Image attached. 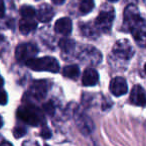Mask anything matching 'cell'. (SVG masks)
<instances>
[{"mask_svg": "<svg viewBox=\"0 0 146 146\" xmlns=\"http://www.w3.org/2000/svg\"><path fill=\"white\" fill-rule=\"evenodd\" d=\"M54 4H57V5H61V4H63L64 3V1L65 0H51Z\"/></svg>", "mask_w": 146, "mask_h": 146, "instance_id": "cell-22", "label": "cell"}, {"mask_svg": "<svg viewBox=\"0 0 146 146\" xmlns=\"http://www.w3.org/2000/svg\"><path fill=\"white\" fill-rule=\"evenodd\" d=\"M130 102L137 106H146V93L140 85H135L132 88Z\"/></svg>", "mask_w": 146, "mask_h": 146, "instance_id": "cell-6", "label": "cell"}, {"mask_svg": "<svg viewBox=\"0 0 146 146\" xmlns=\"http://www.w3.org/2000/svg\"><path fill=\"white\" fill-rule=\"evenodd\" d=\"M37 53H38V48L34 44L25 43V44H20L17 47L16 51H15V56L18 61L26 62L28 59L33 58Z\"/></svg>", "mask_w": 146, "mask_h": 146, "instance_id": "cell-3", "label": "cell"}, {"mask_svg": "<svg viewBox=\"0 0 146 146\" xmlns=\"http://www.w3.org/2000/svg\"><path fill=\"white\" fill-rule=\"evenodd\" d=\"M144 70L146 71V63H145V65H144Z\"/></svg>", "mask_w": 146, "mask_h": 146, "instance_id": "cell-25", "label": "cell"}, {"mask_svg": "<svg viewBox=\"0 0 146 146\" xmlns=\"http://www.w3.org/2000/svg\"><path fill=\"white\" fill-rule=\"evenodd\" d=\"M99 80V74L93 68H87L82 75V84L84 86H94Z\"/></svg>", "mask_w": 146, "mask_h": 146, "instance_id": "cell-8", "label": "cell"}, {"mask_svg": "<svg viewBox=\"0 0 146 146\" xmlns=\"http://www.w3.org/2000/svg\"><path fill=\"white\" fill-rule=\"evenodd\" d=\"M47 83L45 81H35L30 87V93L36 99H42L47 93Z\"/></svg>", "mask_w": 146, "mask_h": 146, "instance_id": "cell-9", "label": "cell"}, {"mask_svg": "<svg viewBox=\"0 0 146 146\" xmlns=\"http://www.w3.org/2000/svg\"><path fill=\"white\" fill-rule=\"evenodd\" d=\"M80 70L77 65H68L63 69V75L70 79H76L79 76Z\"/></svg>", "mask_w": 146, "mask_h": 146, "instance_id": "cell-13", "label": "cell"}, {"mask_svg": "<svg viewBox=\"0 0 146 146\" xmlns=\"http://www.w3.org/2000/svg\"><path fill=\"white\" fill-rule=\"evenodd\" d=\"M36 15L38 20L41 21V22H49L53 18V16H54V11H53V8L50 5L42 4L39 6Z\"/></svg>", "mask_w": 146, "mask_h": 146, "instance_id": "cell-10", "label": "cell"}, {"mask_svg": "<svg viewBox=\"0 0 146 146\" xmlns=\"http://www.w3.org/2000/svg\"><path fill=\"white\" fill-rule=\"evenodd\" d=\"M114 52L116 55L121 57H125V59H129L133 54V49L131 45L128 44L126 40L118 41L114 47Z\"/></svg>", "mask_w": 146, "mask_h": 146, "instance_id": "cell-7", "label": "cell"}, {"mask_svg": "<svg viewBox=\"0 0 146 146\" xmlns=\"http://www.w3.org/2000/svg\"><path fill=\"white\" fill-rule=\"evenodd\" d=\"M109 90L114 96H122L127 93L128 86L123 77H115L109 84Z\"/></svg>", "mask_w": 146, "mask_h": 146, "instance_id": "cell-5", "label": "cell"}, {"mask_svg": "<svg viewBox=\"0 0 146 146\" xmlns=\"http://www.w3.org/2000/svg\"><path fill=\"white\" fill-rule=\"evenodd\" d=\"M94 7V0H81L80 2V12L82 14H87L93 9Z\"/></svg>", "mask_w": 146, "mask_h": 146, "instance_id": "cell-14", "label": "cell"}, {"mask_svg": "<svg viewBox=\"0 0 146 146\" xmlns=\"http://www.w3.org/2000/svg\"><path fill=\"white\" fill-rule=\"evenodd\" d=\"M41 136H42L44 139H48V138L51 137V131L49 128L47 127H44L41 131Z\"/></svg>", "mask_w": 146, "mask_h": 146, "instance_id": "cell-20", "label": "cell"}, {"mask_svg": "<svg viewBox=\"0 0 146 146\" xmlns=\"http://www.w3.org/2000/svg\"><path fill=\"white\" fill-rule=\"evenodd\" d=\"M37 27V23L32 19V17L23 18L19 22V30L22 34H28L31 31L35 30Z\"/></svg>", "mask_w": 146, "mask_h": 146, "instance_id": "cell-12", "label": "cell"}, {"mask_svg": "<svg viewBox=\"0 0 146 146\" xmlns=\"http://www.w3.org/2000/svg\"><path fill=\"white\" fill-rule=\"evenodd\" d=\"M26 65L34 71H49L57 73L59 71V63L54 57L44 56L42 58H30L26 61Z\"/></svg>", "mask_w": 146, "mask_h": 146, "instance_id": "cell-1", "label": "cell"}, {"mask_svg": "<svg viewBox=\"0 0 146 146\" xmlns=\"http://www.w3.org/2000/svg\"><path fill=\"white\" fill-rule=\"evenodd\" d=\"M114 20V10L101 11L96 18V25L103 31H109Z\"/></svg>", "mask_w": 146, "mask_h": 146, "instance_id": "cell-4", "label": "cell"}, {"mask_svg": "<svg viewBox=\"0 0 146 146\" xmlns=\"http://www.w3.org/2000/svg\"><path fill=\"white\" fill-rule=\"evenodd\" d=\"M26 134V129L23 127H16L13 130V135L15 138H20Z\"/></svg>", "mask_w": 146, "mask_h": 146, "instance_id": "cell-18", "label": "cell"}, {"mask_svg": "<svg viewBox=\"0 0 146 146\" xmlns=\"http://www.w3.org/2000/svg\"><path fill=\"white\" fill-rule=\"evenodd\" d=\"M3 122H2V118H1V116H0V128H1V126H2Z\"/></svg>", "mask_w": 146, "mask_h": 146, "instance_id": "cell-24", "label": "cell"}, {"mask_svg": "<svg viewBox=\"0 0 146 146\" xmlns=\"http://www.w3.org/2000/svg\"><path fill=\"white\" fill-rule=\"evenodd\" d=\"M7 100H8V97H7L6 92L0 90V105H5L7 103Z\"/></svg>", "mask_w": 146, "mask_h": 146, "instance_id": "cell-19", "label": "cell"}, {"mask_svg": "<svg viewBox=\"0 0 146 146\" xmlns=\"http://www.w3.org/2000/svg\"><path fill=\"white\" fill-rule=\"evenodd\" d=\"M43 109H44V111L46 112L47 114H49V115H51V116L54 114V111H55L54 105H53V103L51 101L46 102L45 104H43Z\"/></svg>", "mask_w": 146, "mask_h": 146, "instance_id": "cell-17", "label": "cell"}, {"mask_svg": "<svg viewBox=\"0 0 146 146\" xmlns=\"http://www.w3.org/2000/svg\"><path fill=\"white\" fill-rule=\"evenodd\" d=\"M55 31L61 34H69L72 31V21L68 17H62L55 22Z\"/></svg>", "mask_w": 146, "mask_h": 146, "instance_id": "cell-11", "label": "cell"}, {"mask_svg": "<svg viewBox=\"0 0 146 146\" xmlns=\"http://www.w3.org/2000/svg\"><path fill=\"white\" fill-rule=\"evenodd\" d=\"M2 85H3V78L0 76V87H1Z\"/></svg>", "mask_w": 146, "mask_h": 146, "instance_id": "cell-23", "label": "cell"}, {"mask_svg": "<svg viewBox=\"0 0 146 146\" xmlns=\"http://www.w3.org/2000/svg\"><path fill=\"white\" fill-rule=\"evenodd\" d=\"M4 13H5V7H4V4H3V2L1 1V0H0V18L4 16Z\"/></svg>", "mask_w": 146, "mask_h": 146, "instance_id": "cell-21", "label": "cell"}, {"mask_svg": "<svg viewBox=\"0 0 146 146\" xmlns=\"http://www.w3.org/2000/svg\"><path fill=\"white\" fill-rule=\"evenodd\" d=\"M35 9L32 6L29 5H23L20 8V14L22 17L26 18V17H33L35 15Z\"/></svg>", "mask_w": 146, "mask_h": 146, "instance_id": "cell-16", "label": "cell"}, {"mask_svg": "<svg viewBox=\"0 0 146 146\" xmlns=\"http://www.w3.org/2000/svg\"><path fill=\"white\" fill-rule=\"evenodd\" d=\"M108 1H112V2H114V1H117V0H108Z\"/></svg>", "mask_w": 146, "mask_h": 146, "instance_id": "cell-26", "label": "cell"}, {"mask_svg": "<svg viewBox=\"0 0 146 146\" xmlns=\"http://www.w3.org/2000/svg\"><path fill=\"white\" fill-rule=\"evenodd\" d=\"M74 45H75L74 41L68 38H62L60 40V42H59L60 48L65 52H70L72 49H74Z\"/></svg>", "mask_w": 146, "mask_h": 146, "instance_id": "cell-15", "label": "cell"}, {"mask_svg": "<svg viewBox=\"0 0 146 146\" xmlns=\"http://www.w3.org/2000/svg\"><path fill=\"white\" fill-rule=\"evenodd\" d=\"M17 116L20 120L32 126H37L40 122L38 110L32 106H20L17 110Z\"/></svg>", "mask_w": 146, "mask_h": 146, "instance_id": "cell-2", "label": "cell"}]
</instances>
